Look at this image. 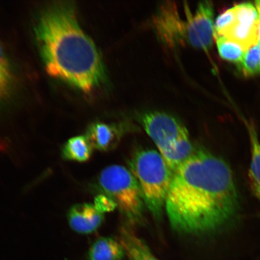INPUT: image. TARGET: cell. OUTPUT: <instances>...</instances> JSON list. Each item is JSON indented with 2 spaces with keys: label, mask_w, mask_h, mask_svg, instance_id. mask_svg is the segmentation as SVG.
<instances>
[{
  "label": "cell",
  "mask_w": 260,
  "mask_h": 260,
  "mask_svg": "<svg viewBox=\"0 0 260 260\" xmlns=\"http://www.w3.org/2000/svg\"><path fill=\"white\" fill-rule=\"evenodd\" d=\"M165 209L182 235L210 236L237 225L241 201L230 166L206 149H194L174 172Z\"/></svg>",
  "instance_id": "1"
},
{
  "label": "cell",
  "mask_w": 260,
  "mask_h": 260,
  "mask_svg": "<svg viewBox=\"0 0 260 260\" xmlns=\"http://www.w3.org/2000/svg\"><path fill=\"white\" fill-rule=\"evenodd\" d=\"M35 32L49 76L86 93L105 81L102 58L81 28L73 2H54L45 7L39 16Z\"/></svg>",
  "instance_id": "2"
},
{
  "label": "cell",
  "mask_w": 260,
  "mask_h": 260,
  "mask_svg": "<svg viewBox=\"0 0 260 260\" xmlns=\"http://www.w3.org/2000/svg\"><path fill=\"white\" fill-rule=\"evenodd\" d=\"M129 167L141 187L146 206L156 219H160L174 172L162 155L151 149L136 152L130 159Z\"/></svg>",
  "instance_id": "3"
},
{
  "label": "cell",
  "mask_w": 260,
  "mask_h": 260,
  "mask_svg": "<svg viewBox=\"0 0 260 260\" xmlns=\"http://www.w3.org/2000/svg\"><path fill=\"white\" fill-rule=\"evenodd\" d=\"M99 184L115 201L126 219L133 222L141 221L145 202L141 187L131 171L122 166H110L101 172Z\"/></svg>",
  "instance_id": "4"
},
{
  "label": "cell",
  "mask_w": 260,
  "mask_h": 260,
  "mask_svg": "<svg viewBox=\"0 0 260 260\" xmlns=\"http://www.w3.org/2000/svg\"><path fill=\"white\" fill-rule=\"evenodd\" d=\"M140 120L164 158L171 154L184 139L189 138L186 127L168 114L149 112L143 114Z\"/></svg>",
  "instance_id": "5"
},
{
  "label": "cell",
  "mask_w": 260,
  "mask_h": 260,
  "mask_svg": "<svg viewBox=\"0 0 260 260\" xmlns=\"http://www.w3.org/2000/svg\"><path fill=\"white\" fill-rule=\"evenodd\" d=\"M187 22L186 44L207 50L212 45L214 35V9L211 2H201L193 15L184 6Z\"/></svg>",
  "instance_id": "6"
},
{
  "label": "cell",
  "mask_w": 260,
  "mask_h": 260,
  "mask_svg": "<svg viewBox=\"0 0 260 260\" xmlns=\"http://www.w3.org/2000/svg\"><path fill=\"white\" fill-rule=\"evenodd\" d=\"M154 25L159 38L168 46L186 43L187 22L181 19L174 3L161 6L155 16Z\"/></svg>",
  "instance_id": "7"
},
{
  "label": "cell",
  "mask_w": 260,
  "mask_h": 260,
  "mask_svg": "<svg viewBox=\"0 0 260 260\" xmlns=\"http://www.w3.org/2000/svg\"><path fill=\"white\" fill-rule=\"evenodd\" d=\"M68 222L74 232L81 235L95 232L104 221V214L94 205L78 204L71 208L68 213Z\"/></svg>",
  "instance_id": "8"
},
{
  "label": "cell",
  "mask_w": 260,
  "mask_h": 260,
  "mask_svg": "<svg viewBox=\"0 0 260 260\" xmlns=\"http://www.w3.org/2000/svg\"><path fill=\"white\" fill-rule=\"evenodd\" d=\"M121 129L115 125L95 122L87 128L86 136L93 149L110 151L118 145L121 138Z\"/></svg>",
  "instance_id": "9"
},
{
  "label": "cell",
  "mask_w": 260,
  "mask_h": 260,
  "mask_svg": "<svg viewBox=\"0 0 260 260\" xmlns=\"http://www.w3.org/2000/svg\"><path fill=\"white\" fill-rule=\"evenodd\" d=\"M120 242L128 260H160L155 257L144 240L129 227H121Z\"/></svg>",
  "instance_id": "10"
},
{
  "label": "cell",
  "mask_w": 260,
  "mask_h": 260,
  "mask_svg": "<svg viewBox=\"0 0 260 260\" xmlns=\"http://www.w3.org/2000/svg\"><path fill=\"white\" fill-rule=\"evenodd\" d=\"M125 251L121 243L112 237H100L91 245L88 260H122Z\"/></svg>",
  "instance_id": "11"
},
{
  "label": "cell",
  "mask_w": 260,
  "mask_h": 260,
  "mask_svg": "<svg viewBox=\"0 0 260 260\" xmlns=\"http://www.w3.org/2000/svg\"><path fill=\"white\" fill-rule=\"evenodd\" d=\"M251 145V160L249 176L252 192L257 200L260 210V142L253 126H248Z\"/></svg>",
  "instance_id": "12"
},
{
  "label": "cell",
  "mask_w": 260,
  "mask_h": 260,
  "mask_svg": "<svg viewBox=\"0 0 260 260\" xmlns=\"http://www.w3.org/2000/svg\"><path fill=\"white\" fill-rule=\"evenodd\" d=\"M222 37L236 42L246 51L258 44V26L236 21L232 27Z\"/></svg>",
  "instance_id": "13"
},
{
  "label": "cell",
  "mask_w": 260,
  "mask_h": 260,
  "mask_svg": "<svg viewBox=\"0 0 260 260\" xmlns=\"http://www.w3.org/2000/svg\"><path fill=\"white\" fill-rule=\"evenodd\" d=\"M93 149L86 136H76L65 143L61 156L65 160L84 162L89 160Z\"/></svg>",
  "instance_id": "14"
},
{
  "label": "cell",
  "mask_w": 260,
  "mask_h": 260,
  "mask_svg": "<svg viewBox=\"0 0 260 260\" xmlns=\"http://www.w3.org/2000/svg\"><path fill=\"white\" fill-rule=\"evenodd\" d=\"M214 37L221 57L232 62L242 61L246 51L240 45L221 36L214 35Z\"/></svg>",
  "instance_id": "15"
},
{
  "label": "cell",
  "mask_w": 260,
  "mask_h": 260,
  "mask_svg": "<svg viewBox=\"0 0 260 260\" xmlns=\"http://www.w3.org/2000/svg\"><path fill=\"white\" fill-rule=\"evenodd\" d=\"M240 71L244 76L249 77L260 74V44H256L245 51L239 63Z\"/></svg>",
  "instance_id": "16"
},
{
  "label": "cell",
  "mask_w": 260,
  "mask_h": 260,
  "mask_svg": "<svg viewBox=\"0 0 260 260\" xmlns=\"http://www.w3.org/2000/svg\"><path fill=\"white\" fill-rule=\"evenodd\" d=\"M12 84L11 68L4 50L0 44V100L8 95Z\"/></svg>",
  "instance_id": "17"
},
{
  "label": "cell",
  "mask_w": 260,
  "mask_h": 260,
  "mask_svg": "<svg viewBox=\"0 0 260 260\" xmlns=\"http://www.w3.org/2000/svg\"><path fill=\"white\" fill-rule=\"evenodd\" d=\"M236 21L235 7L226 10L217 18L214 25V35L223 36Z\"/></svg>",
  "instance_id": "18"
},
{
  "label": "cell",
  "mask_w": 260,
  "mask_h": 260,
  "mask_svg": "<svg viewBox=\"0 0 260 260\" xmlns=\"http://www.w3.org/2000/svg\"><path fill=\"white\" fill-rule=\"evenodd\" d=\"M94 206L96 209L103 214L111 212L116 209L117 204L112 198L106 194L98 195L95 199Z\"/></svg>",
  "instance_id": "19"
},
{
  "label": "cell",
  "mask_w": 260,
  "mask_h": 260,
  "mask_svg": "<svg viewBox=\"0 0 260 260\" xmlns=\"http://www.w3.org/2000/svg\"><path fill=\"white\" fill-rule=\"evenodd\" d=\"M255 7L258 14V42L260 44V0L255 2Z\"/></svg>",
  "instance_id": "20"
}]
</instances>
